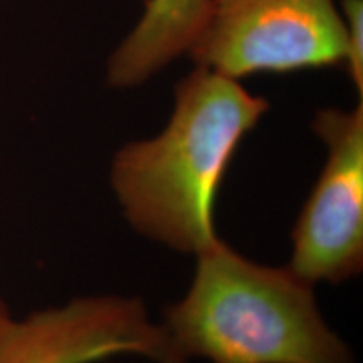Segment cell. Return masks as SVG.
I'll use <instances>...</instances> for the list:
<instances>
[{
  "mask_svg": "<svg viewBox=\"0 0 363 363\" xmlns=\"http://www.w3.org/2000/svg\"><path fill=\"white\" fill-rule=\"evenodd\" d=\"M269 103L235 79L197 66L175 88L169 125L118 150L111 185L138 234L195 254L219 240L216 199L240 142Z\"/></svg>",
  "mask_w": 363,
  "mask_h": 363,
  "instance_id": "obj_1",
  "label": "cell"
},
{
  "mask_svg": "<svg viewBox=\"0 0 363 363\" xmlns=\"http://www.w3.org/2000/svg\"><path fill=\"white\" fill-rule=\"evenodd\" d=\"M162 326L187 363H355L318 310L311 283L222 239L197 254L192 284Z\"/></svg>",
  "mask_w": 363,
  "mask_h": 363,
  "instance_id": "obj_2",
  "label": "cell"
},
{
  "mask_svg": "<svg viewBox=\"0 0 363 363\" xmlns=\"http://www.w3.org/2000/svg\"><path fill=\"white\" fill-rule=\"evenodd\" d=\"M187 52L235 81L288 74L345 66L347 30L335 0H211Z\"/></svg>",
  "mask_w": 363,
  "mask_h": 363,
  "instance_id": "obj_3",
  "label": "cell"
},
{
  "mask_svg": "<svg viewBox=\"0 0 363 363\" xmlns=\"http://www.w3.org/2000/svg\"><path fill=\"white\" fill-rule=\"evenodd\" d=\"M326 162L301 208L288 267L308 283L338 284L363 266V104L316 113Z\"/></svg>",
  "mask_w": 363,
  "mask_h": 363,
  "instance_id": "obj_4",
  "label": "cell"
},
{
  "mask_svg": "<svg viewBox=\"0 0 363 363\" xmlns=\"http://www.w3.org/2000/svg\"><path fill=\"white\" fill-rule=\"evenodd\" d=\"M135 355L187 363L162 325L135 298H78L13 320L0 338V363H98Z\"/></svg>",
  "mask_w": 363,
  "mask_h": 363,
  "instance_id": "obj_5",
  "label": "cell"
},
{
  "mask_svg": "<svg viewBox=\"0 0 363 363\" xmlns=\"http://www.w3.org/2000/svg\"><path fill=\"white\" fill-rule=\"evenodd\" d=\"M211 0H147L138 24L108 62V81L131 88L187 52L206 24Z\"/></svg>",
  "mask_w": 363,
  "mask_h": 363,
  "instance_id": "obj_6",
  "label": "cell"
},
{
  "mask_svg": "<svg viewBox=\"0 0 363 363\" xmlns=\"http://www.w3.org/2000/svg\"><path fill=\"white\" fill-rule=\"evenodd\" d=\"M342 17L347 30V67L352 83L363 93V0H342Z\"/></svg>",
  "mask_w": 363,
  "mask_h": 363,
  "instance_id": "obj_7",
  "label": "cell"
},
{
  "mask_svg": "<svg viewBox=\"0 0 363 363\" xmlns=\"http://www.w3.org/2000/svg\"><path fill=\"white\" fill-rule=\"evenodd\" d=\"M11 321H12V316H11V313H9L7 306L4 305L2 301H0V338H2L4 331L7 330V326L11 325Z\"/></svg>",
  "mask_w": 363,
  "mask_h": 363,
  "instance_id": "obj_8",
  "label": "cell"
}]
</instances>
